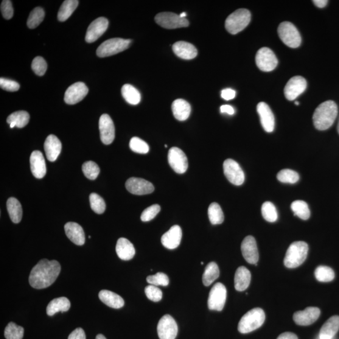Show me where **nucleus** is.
<instances>
[{
  "instance_id": "nucleus-34",
  "label": "nucleus",
  "mask_w": 339,
  "mask_h": 339,
  "mask_svg": "<svg viewBox=\"0 0 339 339\" xmlns=\"http://www.w3.org/2000/svg\"><path fill=\"white\" fill-rule=\"evenodd\" d=\"M122 93L126 102L132 105H136L141 101V94L137 89L130 85H125L122 87Z\"/></svg>"
},
{
  "instance_id": "nucleus-46",
  "label": "nucleus",
  "mask_w": 339,
  "mask_h": 339,
  "mask_svg": "<svg viewBox=\"0 0 339 339\" xmlns=\"http://www.w3.org/2000/svg\"><path fill=\"white\" fill-rule=\"evenodd\" d=\"M130 149L137 153L146 154L149 152V146L144 140L133 137L130 142Z\"/></svg>"
},
{
  "instance_id": "nucleus-13",
  "label": "nucleus",
  "mask_w": 339,
  "mask_h": 339,
  "mask_svg": "<svg viewBox=\"0 0 339 339\" xmlns=\"http://www.w3.org/2000/svg\"><path fill=\"white\" fill-rule=\"evenodd\" d=\"M159 339H175L178 333V326L174 318L165 315L159 320L157 326Z\"/></svg>"
},
{
  "instance_id": "nucleus-37",
  "label": "nucleus",
  "mask_w": 339,
  "mask_h": 339,
  "mask_svg": "<svg viewBox=\"0 0 339 339\" xmlns=\"http://www.w3.org/2000/svg\"><path fill=\"white\" fill-rule=\"evenodd\" d=\"M294 214L303 220H307L310 217V211L308 204L303 201H294L291 205Z\"/></svg>"
},
{
  "instance_id": "nucleus-41",
  "label": "nucleus",
  "mask_w": 339,
  "mask_h": 339,
  "mask_svg": "<svg viewBox=\"0 0 339 339\" xmlns=\"http://www.w3.org/2000/svg\"><path fill=\"white\" fill-rule=\"evenodd\" d=\"M6 339H22L24 337V329L13 322H10L5 329Z\"/></svg>"
},
{
  "instance_id": "nucleus-27",
  "label": "nucleus",
  "mask_w": 339,
  "mask_h": 339,
  "mask_svg": "<svg viewBox=\"0 0 339 339\" xmlns=\"http://www.w3.org/2000/svg\"><path fill=\"white\" fill-rule=\"evenodd\" d=\"M116 251L120 259L125 261L130 260L135 254V249L130 241L126 238H119L117 240Z\"/></svg>"
},
{
  "instance_id": "nucleus-16",
  "label": "nucleus",
  "mask_w": 339,
  "mask_h": 339,
  "mask_svg": "<svg viewBox=\"0 0 339 339\" xmlns=\"http://www.w3.org/2000/svg\"><path fill=\"white\" fill-rule=\"evenodd\" d=\"M128 192L134 195H143L151 194L155 190L153 185L145 179L132 177L126 182Z\"/></svg>"
},
{
  "instance_id": "nucleus-31",
  "label": "nucleus",
  "mask_w": 339,
  "mask_h": 339,
  "mask_svg": "<svg viewBox=\"0 0 339 339\" xmlns=\"http://www.w3.org/2000/svg\"><path fill=\"white\" fill-rule=\"evenodd\" d=\"M71 308V302L66 297H60V298L52 300L47 307V314L49 316H53L57 312H67Z\"/></svg>"
},
{
  "instance_id": "nucleus-1",
  "label": "nucleus",
  "mask_w": 339,
  "mask_h": 339,
  "mask_svg": "<svg viewBox=\"0 0 339 339\" xmlns=\"http://www.w3.org/2000/svg\"><path fill=\"white\" fill-rule=\"evenodd\" d=\"M61 266L56 260H41L33 268L29 284L35 289H44L54 284L61 273Z\"/></svg>"
},
{
  "instance_id": "nucleus-32",
  "label": "nucleus",
  "mask_w": 339,
  "mask_h": 339,
  "mask_svg": "<svg viewBox=\"0 0 339 339\" xmlns=\"http://www.w3.org/2000/svg\"><path fill=\"white\" fill-rule=\"evenodd\" d=\"M7 210L11 220L15 224L21 222L22 218V207L19 202L14 197L8 198L7 203Z\"/></svg>"
},
{
  "instance_id": "nucleus-5",
  "label": "nucleus",
  "mask_w": 339,
  "mask_h": 339,
  "mask_svg": "<svg viewBox=\"0 0 339 339\" xmlns=\"http://www.w3.org/2000/svg\"><path fill=\"white\" fill-rule=\"evenodd\" d=\"M251 16L250 12L245 8L235 11L226 19V30L232 35L237 34L248 26L251 21Z\"/></svg>"
},
{
  "instance_id": "nucleus-57",
  "label": "nucleus",
  "mask_w": 339,
  "mask_h": 339,
  "mask_svg": "<svg viewBox=\"0 0 339 339\" xmlns=\"http://www.w3.org/2000/svg\"><path fill=\"white\" fill-rule=\"evenodd\" d=\"M316 7L318 8H324L327 5V0H314L313 1Z\"/></svg>"
},
{
  "instance_id": "nucleus-3",
  "label": "nucleus",
  "mask_w": 339,
  "mask_h": 339,
  "mask_svg": "<svg viewBox=\"0 0 339 339\" xmlns=\"http://www.w3.org/2000/svg\"><path fill=\"white\" fill-rule=\"evenodd\" d=\"M309 246L304 242H294L286 253L284 264L288 268H295L301 266L307 258Z\"/></svg>"
},
{
  "instance_id": "nucleus-60",
  "label": "nucleus",
  "mask_w": 339,
  "mask_h": 339,
  "mask_svg": "<svg viewBox=\"0 0 339 339\" xmlns=\"http://www.w3.org/2000/svg\"><path fill=\"white\" fill-rule=\"evenodd\" d=\"M337 131H338V133H339V121L338 123Z\"/></svg>"
},
{
  "instance_id": "nucleus-47",
  "label": "nucleus",
  "mask_w": 339,
  "mask_h": 339,
  "mask_svg": "<svg viewBox=\"0 0 339 339\" xmlns=\"http://www.w3.org/2000/svg\"><path fill=\"white\" fill-rule=\"evenodd\" d=\"M147 281L150 285L156 286H164L167 287L169 284V278L166 274L157 273L154 275L148 276Z\"/></svg>"
},
{
  "instance_id": "nucleus-25",
  "label": "nucleus",
  "mask_w": 339,
  "mask_h": 339,
  "mask_svg": "<svg viewBox=\"0 0 339 339\" xmlns=\"http://www.w3.org/2000/svg\"><path fill=\"white\" fill-rule=\"evenodd\" d=\"M44 150L47 159L50 162H55L59 156L62 150L60 140L54 134H50L45 142Z\"/></svg>"
},
{
  "instance_id": "nucleus-54",
  "label": "nucleus",
  "mask_w": 339,
  "mask_h": 339,
  "mask_svg": "<svg viewBox=\"0 0 339 339\" xmlns=\"http://www.w3.org/2000/svg\"><path fill=\"white\" fill-rule=\"evenodd\" d=\"M235 96H236V91L231 88L223 89L221 92V97L226 101L234 99Z\"/></svg>"
},
{
  "instance_id": "nucleus-17",
  "label": "nucleus",
  "mask_w": 339,
  "mask_h": 339,
  "mask_svg": "<svg viewBox=\"0 0 339 339\" xmlns=\"http://www.w3.org/2000/svg\"><path fill=\"white\" fill-rule=\"evenodd\" d=\"M307 81L301 76L291 78L285 88V96L288 100L293 101L303 93L307 88Z\"/></svg>"
},
{
  "instance_id": "nucleus-43",
  "label": "nucleus",
  "mask_w": 339,
  "mask_h": 339,
  "mask_svg": "<svg viewBox=\"0 0 339 339\" xmlns=\"http://www.w3.org/2000/svg\"><path fill=\"white\" fill-rule=\"evenodd\" d=\"M262 212L263 218L268 222H275L278 218L276 207L270 202H266L263 204Z\"/></svg>"
},
{
  "instance_id": "nucleus-7",
  "label": "nucleus",
  "mask_w": 339,
  "mask_h": 339,
  "mask_svg": "<svg viewBox=\"0 0 339 339\" xmlns=\"http://www.w3.org/2000/svg\"><path fill=\"white\" fill-rule=\"evenodd\" d=\"M280 39L291 48H297L301 46L302 38L295 25L289 22H284L278 29Z\"/></svg>"
},
{
  "instance_id": "nucleus-38",
  "label": "nucleus",
  "mask_w": 339,
  "mask_h": 339,
  "mask_svg": "<svg viewBox=\"0 0 339 339\" xmlns=\"http://www.w3.org/2000/svg\"><path fill=\"white\" fill-rule=\"evenodd\" d=\"M208 215L210 222L213 225H217L224 222V213L221 206L216 203H213L209 206Z\"/></svg>"
},
{
  "instance_id": "nucleus-15",
  "label": "nucleus",
  "mask_w": 339,
  "mask_h": 339,
  "mask_svg": "<svg viewBox=\"0 0 339 339\" xmlns=\"http://www.w3.org/2000/svg\"><path fill=\"white\" fill-rule=\"evenodd\" d=\"M100 138L105 145H110L115 138V128L113 120L107 114L101 116L99 122Z\"/></svg>"
},
{
  "instance_id": "nucleus-50",
  "label": "nucleus",
  "mask_w": 339,
  "mask_h": 339,
  "mask_svg": "<svg viewBox=\"0 0 339 339\" xmlns=\"http://www.w3.org/2000/svg\"><path fill=\"white\" fill-rule=\"evenodd\" d=\"M161 206L158 204H154V205L148 207L142 212L141 220L143 222H148V221L152 220L161 211Z\"/></svg>"
},
{
  "instance_id": "nucleus-9",
  "label": "nucleus",
  "mask_w": 339,
  "mask_h": 339,
  "mask_svg": "<svg viewBox=\"0 0 339 339\" xmlns=\"http://www.w3.org/2000/svg\"><path fill=\"white\" fill-rule=\"evenodd\" d=\"M255 60L257 67L263 72L273 71L278 63L275 54L268 47L260 49L257 52Z\"/></svg>"
},
{
  "instance_id": "nucleus-40",
  "label": "nucleus",
  "mask_w": 339,
  "mask_h": 339,
  "mask_svg": "<svg viewBox=\"0 0 339 339\" xmlns=\"http://www.w3.org/2000/svg\"><path fill=\"white\" fill-rule=\"evenodd\" d=\"M315 276L318 282H329L334 279L335 273L331 268L326 266H319L316 268Z\"/></svg>"
},
{
  "instance_id": "nucleus-30",
  "label": "nucleus",
  "mask_w": 339,
  "mask_h": 339,
  "mask_svg": "<svg viewBox=\"0 0 339 339\" xmlns=\"http://www.w3.org/2000/svg\"><path fill=\"white\" fill-rule=\"evenodd\" d=\"M251 274L250 271L245 267L237 269L234 276V287L237 291H245L250 284Z\"/></svg>"
},
{
  "instance_id": "nucleus-18",
  "label": "nucleus",
  "mask_w": 339,
  "mask_h": 339,
  "mask_svg": "<svg viewBox=\"0 0 339 339\" xmlns=\"http://www.w3.org/2000/svg\"><path fill=\"white\" fill-rule=\"evenodd\" d=\"M108 25L109 22L105 17H99L92 22L87 30L85 38L87 43L96 42L107 30Z\"/></svg>"
},
{
  "instance_id": "nucleus-44",
  "label": "nucleus",
  "mask_w": 339,
  "mask_h": 339,
  "mask_svg": "<svg viewBox=\"0 0 339 339\" xmlns=\"http://www.w3.org/2000/svg\"><path fill=\"white\" fill-rule=\"evenodd\" d=\"M89 202L92 211L96 214H102L106 210V204L103 198L100 195L92 193L89 195Z\"/></svg>"
},
{
  "instance_id": "nucleus-55",
  "label": "nucleus",
  "mask_w": 339,
  "mask_h": 339,
  "mask_svg": "<svg viewBox=\"0 0 339 339\" xmlns=\"http://www.w3.org/2000/svg\"><path fill=\"white\" fill-rule=\"evenodd\" d=\"M220 111L221 113H227L229 115H232L235 113L233 108L230 105H223L221 106Z\"/></svg>"
},
{
  "instance_id": "nucleus-58",
  "label": "nucleus",
  "mask_w": 339,
  "mask_h": 339,
  "mask_svg": "<svg viewBox=\"0 0 339 339\" xmlns=\"http://www.w3.org/2000/svg\"><path fill=\"white\" fill-rule=\"evenodd\" d=\"M96 339H106V338L102 334H98Z\"/></svg>"
},
{
  "instance_id": "nucleus-36",
  "label": "nucleus",
  "mask_w": 339,
  "mask_h": 339,
  "mask_svg": "<svg viewBox=\"0 0 339 339\" xmlns=\"http://www.w3.org/2000/svg\"><path fill=\"white\" fill-rule=\"evenodd\" d=\"M30 115L27 111H19L11 114L7 117V122L8 124L15 123L16 127L22 128L27 126L29 122Z\"/></svg>"
},
{
  "instance_id": "nucleus-56",
  "label": "nucleus",
  "mask_w": 339,
  "mask_h": 339,
  "mask_svg": "<svg viewBox=\"0 0 339 339\" xmlns=\"http://www.w3.org/2000/svg\"><path fill=\"white\" fill-rule=\"evenodd\" d=\"M277 339H298L295 333L291 332H285L279 335Z\"/></svg>"
},
{
  "instance_id": "nucleus-21",
  "label": "nucleus",
  "mask_w": 339,
  "mask_h": 339,
  "mask_svg": "<svg viewBox=\"0 0 339 339\" xmlns=\"http://www.w3.org/2000/svg\"><path fill=\"white\" fill-rule=\"evenodd\" d=\"M257 111L260 117L261 123L268 133L273 132L274 129V116L272 111L267 103L261 102L257 106Z\"/></svg>"
},
{
  "instance_id": "nucleus-11",
  "label": "nucleus",
  "mask_w": 339,
  "mask_h": 339,
  "mask_svg": "<svg viewBox=\"0 0 339 339\" xmlns=\"http://www.w3.org/2000/svg\"><path fill=\"white\" fill-rule=\"evenodd\" d=\"M227 290L221 283H217L210 291L208 307L211 310L221 311L226 304Z\"/></svg>"
},
{
  "instance_id": "nucleus-42",
  "label": "nucleus",
  "mask_w": 339,
  "mask_h": 339,
  "mask_svg": "<svg viewBox=\"0 0 339 339\" xmlns=\"http://www.w3.org/2000/svg\"><path fill=\"white\" fill-rule=\"evenodd\" d=\"M277 178L282 183L295 184L299 181L300 176L295 171L290 169H284L277 174Z\"/></svg>"
},
{
  "instance_id": "nucleus-2",
  "label": "nucleus",
  "mask_w": 339,
  "mask_h": 339,
  "mask_svg": "<svg viewBox=\"0 0 339 339\" xmlns=\"http://www.w3.org/2000/svg\"><path fill=\"white\" fill-rule=\"evenodd\" d=\"M338 113L337 106L333 101L322 103L316 108L313 116L315 127L318 130H326L331 127Z\"/></svg>"
},
{
  "instance_id": "nucleus-49",
  "label": "nucleus",
  "mask_w": 339,
  "mask_h": 339,
  "mask_svg": "<svg viewBox=\"0 0 339 339\" xmlns=\"http://www.w3.org/2000/svg\"><path fill=\"white\" fill-rule=\"evenodd\" d=\"M32 69L38 76H43L47 69L46 61L42 57H36L32 61Z\"/></svg>"
},
{
  "instance_id": "nucleus-4",
  "label": "nucleus",
  "mask_w": 339,
  "mask_h": 339,
  "mask_svg": "<svg viewBox=\"0 0 339 339\" xmlns=\"http://www.w3.org/2000/svg\"><path fill=\"white\" fill-rule=\"evenodd\" d=\"M265 321V313L260 308L249 310L241 319L238 330L242 333H248L259 329Z\"/></svg>"
},
{
  "instance_id": "nucleus-33",
  "label": "nucleus",
  "mask_w": 339,
  "mask_h": 339,
  "mask_svg": "<svg viewBox=\"0 0 339 339\" xmlns=\"http://www.w3.org/2000/svg\"><path fill=\"white\" fill-rule=\"evenodd\" d=\"M79 1L77 0H66L62 4L58 12V19L60 22H65L72 15L76 9Z\"/></svg>"
},
{
  "instance_id": "nucleus-39",
  "label": "nucleus",
  "mask_w": 339,
  "mask_h": 339,
  "mask_svg": "<svg viewBox=\"0 0 339 339\" xmlns=\"http://www.w3.org/2000/svg\"><path fill=\"white\" fill-rule=\"evenodd\" d=\"M44 10L41 7H36L31 12L27 21V26L30 29H35L44 21Z\"/></svg>"
},
{
  "instance_id": "nucleus-35",
  "label": "nucleus",
  "mask_w": 339,
  "mask_h": 339,
  "mask_svg": "<svg viewBox=\"0 0 339 339\" xmlns=\"http://www.w3.org/2000/svg\"><path fill=\"white\" fill-rule=\"evenodd\" d=\"M220 271L216 263H209L206 266L205 271L203 274V282L206 287H209L213 282L220 276Z\"/></svg>"
},
{
  "instance_id": "nucleus-45",
  "label": "nucleus",
  "mask_w": 339,
  "mask_h": 339,
  "mask_svg": "<svg viewBox=\"0 0 339 339\" xmlns=\"http://www.w3.org/2000/svg\"><path fill=\"white\" fill-rule=\"evenodd\" d=\"M82 169L84 174L90 180H95L99 174V167L92 161L85 162L83 165Z\"/></svg>"
},
{
  "instance_id": "nucleus-6",
  "label": "nucleus",
  "mask_w": 339,
  "mask_h": 339,
  "mask_svg": "<svg viewBox=\"0 0 339 339\" xmlns=\"http://www.w3.org/2000/svg\"><path fill=\"white\" fill-rule=\"evenodd\" d=\"M131 43V40L121 38H114L104 42L98 47L96 54L98 57H106L118 54L127 50Z\"/></svg>"
},
{
  "instance_id": "nucleus-10",
  "label": "nucleus",
  "mask_w": 339,
  "mask_h": 339,
  "mask_svg": "<svg viewBox=\"0 0 339 339\" xmlns=\"http://www.w3.org/2000/svg\"><path fill=\"white\" fill-rule=\"evenodd\" d=\"M223 169L224 175L231 184L239 186L245 182V173L240 165L234 159H226L224 162Z\"/></svg>"
},
{
  "instance_id": "nucleus-14",
  "label": "nucleus",
  "mask_w": 339,
  "mask_h": 339,
  "mask_svg": "<svg viewBox=\"0 0 339 339\" xmlns=\"http://www.w3.org/2000/svg\"><path fill=\"white\" fill-rule=\"evenodd\" d=\"M88 92L89 89L85 83H75L67 89L64 95V102L67 105H75L83 100Z\"/></svg>"
},
{
  "instance_id": "nucleus-19",
  "label": "nucleus",
  "mask_w": 339,
  "mask_h": 339,
  "mask_svg": "<svg viewBox=\"0 0 339 339\" xmlns=\"http://www.w3.org/2000/svg\"><path fill=\"white\" fill-rule=\"evenodd\" d=\"M242 252L246 262L250 264H257L259 260V253L254 237L248 236L244 239L242 244Z\"/></svg>"
},
{
  "instance_id": "nucleus-8",
  "label": "nucleus",
  "mask_w": 339,
  "mask_h": 339,
  "mask_svg": "<svg viewBox=\"0 0 339 339\" xmlns=\"http://www.w3.org/2000/svg\"><path fill=\"white\" fill-rule=\"evenodd\" d=\"M156 23L167 29H175L189 26V21L181 18L177 14L172 12H162L156 15Z\"/></svg>"
},
{
  "instance_id": "nucleus-61",
  "label": "nucleus",
  "mask_w": 339,
  "mask_h": 339,
  "mask_svg": "<svg viewBox=\"0 0 339 339\" xmlns=\"http://www.w3.org/2000/svg\"><path fill=\"white\" fill-rule=\"evenodd\" d=\"M295 105H299V103H298V102H296L295 103Z\"/></svg>"
},
{
  "instance_id": "nucleus-26",
  "label": "nucleus",
  "mask_w": 339,
  "mask_h": 339,
  "mask_svg": "<svg viewBox=\"0 0 339 339\" xmlns=\"http://www.w3.org/2000/svg\"><path fill=\"white\" fill-rule=\"evenodd\" d=\"M67 237L75 245L83 246L85 243V234L82 227L77 223L69 222L64 226Z\"/></svg>"
},
{
  "instance_id": "nucleus-24",
  "label": "nucleus",
  "mask_w": 339,
  "mask_h": 339,
  "mask_svg": "<svg viewBox=\"0 0 339 339\" xmlns=\"http://www.w3.org/2000/svg\"><path fill=\"white\" fill-rule=\"evenodd\" d=\"M172 49L177 57L184 60H191L197 57V49L192 44L184 41L176 42L173 45Z\"/></svg>"
},
{
  "instance_id": "nucleus-59",
  "label": "nucleus",
  "mask_w": 339,
  "mask_h": 339,
  "mask_svg": "<svg viewBox=\"0 0 339 339\" xmlns=\"http://www.w3.org/2000/svg\"><path fill=\"white\" fill-rule=\"evenodd\" d=\"M179 16H180L181 18H186L187 16V13L186 12H183L180 14Z\"/></svg>"
},
{
  "instance_id": "nucleus-29",
  "label": "nucleus",
  "mask_w": 339,
  "mask_h": 339,
  "mask_svg": "<svg viewBox=\"0 0 339 339\" xmlns=\"http://www.w3.org/2000/svg\"><path fill=\"white\" fill-rule=\"evenodd\" d=\"M172 109L173 116L178 121H186L191 112V106L186 100L178 99L172 103Z\"/></svg>"
},
{
  "instance_id": "nucleus-48",
  "label": "nucleus",
  "mask_w": 339,
  "mask_h": 339,
  "mask_svg": "<svg viewBox=\"0 0 339 339\" xmlns=\"http://www.w3.org/2000/svg\"><path fill=\"white\" fill-rule=\"evenodd\" d=\"M145 292L147 298L151 301L158 302L161 301L163 293L159 288L155 285H150L145 288Z\"/></svg>"
},
{
  "instance_id": "nucleus-23",
  "label": "nucleus",
  "mask_w": 339,
  "mask_h": 339,
  "mask_svg": "<svg viewBox=\"0 0 339 339\" xmlns=\"http://www.w3.org/2000/svg\"><path fill=\"white\" fill-rule=\"evenodd\" d=\"M182 231L180 226H173L162 237L161 242L164 247L174 249L180 245Z\"/></svg>"
},
{
  "instance_id": "nucleus-12",
  "label": "nucleus",
  "mask_w": 339,
  "mask_h": 339,
  "mask_svg": "<svg viewBox=\"0 0 339 339\" xmlns=\"http://www.w3.org/2000/svg\"><path fill=\"white\" fill-rule=\"evenodd\" d=\"M168 161L172 169L179 174L186 172L189 166L186 154L177 147L170 148L168 154Z\"/></svg>"
},
{
  "instance_id": "nucleus-28",
  "label": "nucleus",
  "mask_w": 339,
  "mask_h": 339,
  "mask_svg": "<svg viewBox=\"0 0 339 339\" xmlns=\"http://www.w3.org/2000/svg\"><path fill=\"white\" fill-rule=\"evenodd\" d=\"M100 301L113 309H121L125 305L124 300L117 294L109 290H103L99 293Z\"/></svg>"
},
{
  "instance_id": "nucleus-20",
  "label": "nucleus",
  "mask_w": 339,
  "mask_h": 339,
  "mask_svg": "<svg viewBox=\"0 0 339 339\" xmlns=\"http://www.w3.org/2000/svg\"><path fill=\"white\" fill-rule=\"evenodd\" d=\"M321 315V310L316 307H308L304 310L294 313V322L298 326H307L314 323Z\"/></svg>"
},
{
  "instance_id": "nucleus-53",
  "label": "nucleus",
  "mask_w": 339,
  "mask_h": 339,
  "mask_svg": "<svg viewBox=\"0 0 339 339\" xmlns=\"http://www.w3.org/2000/svg\"><path fill=\"white\" fill-rule=\"evenodd\" d=\"M86 333L85 330L82 328H77V329L72 332L69 335L68 339H86Z\"/></svg>"
},
{
  "instance_id": "nucleus-22",
  "label": "nucleus",
  "mask_w": 339,
  "mask_h": 339,
  "mask_svg": "<svg viewBox=\"0 0 339 339\" xmlns=\"http://www.w3.org/2000/svg\"><path fill=\"white\" fill-rule=\"evenodd\" d=\"M31 171L35 178L41 179L46 174L47 168L43 154L35 150L31 154L30 158Z\"/></svg>"
},
{
  "instance_id": "nucleus-51",
  "label": "nucleus",
  "mask_w": 339,
  "mask_h": 339,
  "mask_svg": "<svg viewBox=\"0 0 339 339\" xmlns=\"http://www.w3.org/2000/svg\"><path fill=\"white\" fill-rule=\"evenodd\" d=\"M0 86L4 90L9 92L17 91L19 89V85L16 81L2 77L0 79Z\"/></svg>"
},
{
  "instance_id": "nucleus-52",
  "label": "nucleus",
  "mask_w": 339,
  "mask_h": 339,
  "mask_svg": "<svg viewBox=\"0 0 339 339\" xmlns=\"http://www.w3.org/2000/svg\"><path fill=\"white\" fill-rule=\"evenodd\" d=\"M1 12L3 16L6 19L13 17V9L12 2L10 0H4L1 4Z\"/></svg>"
}]
</instances>
